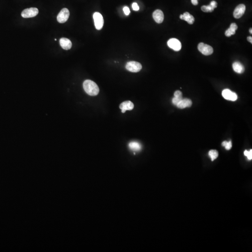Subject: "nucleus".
Masks as SVG:
<instances>
[{
    "mask_svg": "<svg viewBox=\"0 0 252 252\" xmlns=\"http://www.w3.org/2000/svg\"><path fill=\"white\" fill-rule=\"evenodd\" d=\"M83 88L88 95L96 96L99 93L100 89L97 84L91 80H86L83 83Z\"/></svg>",
    "mask_w": 252,
    "mask_h": 252,
    "instance_id": "1",
    "label": "nucleus"
},
{
    "mask_svg": "<svg viewBox=\"0 0 252 252\" xmlns=\"http://www.w3.org/2000/svg\"><path fill=\"white\" fill-rule=\"evenodd\" d=\"M126 68L132 72H137L142 69V65L140 63L136 61H130L126 65Z\"/></svg>",
    "mask_w": 252,
    "mask_h": 252,
    "instance_id": "2",
    "label": "nucleus"
},
{
    "mask_svg": "<svg viewBox=\"0 0 252 252\" xmlns=\"http://www.w3.org/2000/svg\"><path fill=\"white\" fill-rule=\"evenodd\" d=\"M198 48L199 51L204 55H210L214 53V49L212 46L203 43H199Z\"/></svg>",
    "mask_w": 252,
    "mask_h": 252,
    "instance_id": "3",
    "label": "nucleus"
},
{
    "mask_svg": "<svg viewBox=\"0 0 252 252\" xmlns=\"http://www.w3.org/2000/svg\"><path fill=\"white\" fill-rule=\"evenodd\" d=\"M93 18L96 29L98 30H101L104 25V19L101 14L99 12H95L93 14Z\"/></svg>",
    "mask_w": 252,
    "mask_h": 252,
    "instance_id": "4",
    "label": "nucleus"
},
{
    "mask_svg": "<svg viewBox=\"0 0 252 252\" xmlns=\"http://www.w3.org/2000/svg\"><path fill=\"white\" fill-rule=\"evenodd\" d=\"M38 9L37 8H29L23 10L21 15L24 18H31L36 16L38 14Z\"/></svg>",
    "mask_w": 252,
    "mask_h": 252,
    "instance_id": "5",
    "label": "nucleus"
},
{
    "mask_svg": "<svg viewBox=\"0 0 252 252\" xmlns=\"http://www.w3.org/2000/svg\"><path fill=\"white\" fill-rule=\"evenodd\" d=\"M70 16V12L66 8H64L57 15V20L58 23H64L68 19Z\"/></svg>",
    "mask_w": 252,
    "mask_h": 252,
    "instance_id": "6",
    "label": "nucleus"
},
{
    "mask_svg": "<svg viewBox=\"0 0 252 252\" xmlns=\"http://www.w3.org/2000/svg\"><path fill=\"white\" fill-rule=\"evenodd\" d=\"M168 46L175 51H179L182 47L181 42L176 38H171L167 42Z\"/></svg>",
    "mask_w": 252,
    "mask_h": 252,
    "instance_id": "7",
    "label": "nucleus"
},
{
    "mask_svg": "<svg viewBox=\"0 0 252 252\" xmlns=\"http://www.w3.org/2000/svg\"><path fill=\"white\" fill-rule=\"evenodd\" d=\"M222 94L224 98L228 100L235 101L238 99V96L236 93L232 92L229 89H224L222 91Z\"/></svg>",
    "mask_w": 252,
    "mask_h": 252,
    "instance_id": "8",
    "label": "nucleus"
},
{
    "mask_svg": "<svg viewBox=\"0 0 252 252\" xmlns=\"http://www.w3.org/2000/svg\"><path fill=\"white\" fill-rule=\"evenodd\" d=\"M246 6L244 4H239L238 6H237L233 12V16H234V18H236V19L240 18L244 14Z\"/></svg>",
    "mask_w": 252,
    "mask_h": 252,
    "instance_id": "9",
    "label": "nucleus"
},
{
    "mask_svg": "<svg viewBox=\"0 0 252 252\" xmlns=\"http://www.w3.org/2000/svg\"><path fill=\"white\" fill-rule=\"evenodd\" d=\"M153 17L155 22L158 24H161L163 22V19H164V15L162 10L157 9L153 13Z\"/></svg>",
    "mask_w": 252,
    "mask_h": 252,
    "instance_id": "10",
    "label": "nucleus"
},
{
    "mask_svg": "<svg viewBox=\"0 0 252 252\" xmlns=\"http://www.w3.org/2000/svg\"><path fill=\"white\" fill-rule=\"evenodd\" d=\"M134 108V105L130 101H125L121 103L120 108L122 109V112L124 113L127 110H132Z\"/></svg>",
    "mask_w": 252,
    "mask_h": 252,
    "instance_id": "11",
    "label": "nucleus"
},
{
    "mask_svg": "<svg viewBox=\"0 0 252 252\" xmlns=\"http://www.w3.org/2000/svg\"><path fill=\"white\" fill-rule=\"evenodd\" d=\"M60 45L63 49L68 50L70 49L72 46L71 41L66 38H62L60 39Z\"/></svg>",
    "mask_w": 252,
    "mask_h": 252,
    "instance_id": "12",
    "label": "nucleus"
},
{
    "mask_svg": "<svg viewBox=\"0 0 252 252\" xmlns=\"http://www.w3.org/2000/svg\"><path fill=\"white\" fill-rule=\"evenodd\" d=\"M217 7V3L216 2L213 1L211 2L210 4L207 6H202L201 10L205 12H212L214 11L215 8Z\"/></svg>",
    "mask_w": 252,
    "mask_h": 252,
    "instance_id": "13",
    "label": "nucleus"
},
{
    "mask_svg": "<svg viewBox=\"0 0 252 252\" xmlns=\"http://www.w3.org/2000/svg\"><path fill=\"white\" fill-rule=\"evenodd\" d=\"M180 18L186 21L190 24H192L195 21V18L193 16L188 12H185L183 15H180Z\"/></svg>",
    "mask_w": 252,
    "mask_h": 252,
    "instance_id": "14",
    "label": "nucleus"
},
{
    "mask_svg": "<svg viewBox=\"0 0 252 252\" xmlns=\"http://www.w3.org/2000/svg\"><path fill=\"white\" fill-rule=\"evenodd\" d=\"M192 101L189 99H182L177 105V108L180 109L192 106Z\"/></svg>",
    "mask_w": 252,
    "mask_h": 252,
    "instance_id": "15",
    "label": "nucleus"
},
{
    "mask_svg": "<svg viewBox=\"0 0 252 252\" xmlns=\"http://www.w3.org/2000/svg\"><path fill=\"white\" fill-rule=\"evenodd\" d=\"M238 26L235 23H232L231 24L230 28L226 30L225 32V35L226 37H231L232 35H234L237 30Z\"/></svg>",
    "mask_w": 252,
    "mask_h": 252,
    "instance_id": "16",
    "label": "nucleus"
},
{
    "mask_svg": "<svg viewBox=\"0 0 252 252\" xmlns=\"http://www.w3.org/2000/svg\"><path fill=\"white\" fill-rule=\"evenodd\" d=\"M232 68L234 71L238 73H242L245 71L244 67L239 62H235L232 64Z\"/></svg>",
    "mask_w": 252,
    "mask_h": 252,
    "instance_id": "17",
    "label": "nucleus"
},
{
    "mask_svg": "<svg viewBox=\"0 0 252 252\" xmlns=\"http://www.w3.org/2000/svg\"><path fill=\"white\" fill-rule=\"evenodd\" d=\"M130 149L134 151H138L141 149V145L137 141H132L129 144Z\"/></svg>",
    "mask_w": 252,
    "mask_h": 252,
    "instance_id": "18",
    "label": "nucleus"
},
{
    "mask_svg": "<svg viewBox=\"0 0 252 252\" xmlns=\"http://www.w3.org/2000/svg\"><path fill=\"white\" fill-rule=\"evenodd\" d=\"M209 155L211 157L212 161H213L218 157V152L216 150H211L209 152Z\"/></svg>",
    "mask_w": 252,
    "mask_h": 252,
    "instance_id": "19",
    "label": "nucleus"
},
{
    "mask_svg": "<svg viewBox=\"0 0 252 252\" xmlns=\"http://www.w3.org/2000/svg\"><path fill=\"white\" fill-rule=\"evenodd\" d=\"M222 145L223 147H225L226 150H230L232 147V141H224L222 143Z\"/></svg>",
    "mask_w": 252,
    "mask_h": 252,
    "instance_id": "20",
    "label": "nucleus"
},
{
    "mask_svg": "<svg viewBox=\"0 0 252 252\" xmlns=\"http://www.w3.org/2000/svg\"><path fill=\"white\" fill-rule=\"evenodd\" d=\"M244 154L245 155L247 156L248 158V160H252V149H250V151H248L247 150H245L244 151Z\"/></svg>",
    "mask_w": 252,
    "mask_h": 252,
    "instance_id": "21",
    "label": "nucleus"
},
{
    "mask_svg": "<svg viewBox=\"0 0 252 252\" xmlns=\"http://www.w3.org/2000/svg\"><path fill=\"white\" fill-rule=\"evenodd\" d=\"M182 99H183V98H177V97H174V98L172 99V103H173L174 105H175V106H177V104L179 103V102H180V101H181Z\"/></svg>",
    "mask_w": 252,
    "mask_h": 252,
    "instance_id": "22",
    "label": "nucleus"
},
{
    "mask_svg": "<svg viewBox=\"0 0 252 252\" xmlns=\"http://www.w3.org/2000/svg\"><path fill=\"white\" fill-rule=\"evenodd\" d=\"M174 97L183 98V94H182V92L180 91H176L174 93Z\"/></svg>",
    "mask_w": 252,
    "mask_h": 252,
    "instance_id": "23",
    "label": "nucleus"
},
{
    "mask_svg": "<svg viewBox=\"0 0 252 252\" xmlns=\"http://www.w3.org/2000/svg\"><path fill=\"white\" fill-rule=\"evenodd\" d=\"M123 11L124 12L125 14L126 15H127V16L130 15V9H129L128 7H125L124 8H123Z\"/></svg>",
    "mask_w": 252,
    "mask_h": 252,
    "instance_id": "24",
    "label": "nucleus"
},
{
    "mask_svg": "<svg viewBox=\"0 0 252 252\" xmlns=\"http://www.w3.org/2000/svg\"><path fill=\"white\" fill-rule=\"evenodd\" d=\"M132 8L133 10H135V11H138L139 9V7L138 5L136 2L133 3Z\"/></svg>",
    "mask_w": 252,
    "mask_h": 252,
    "instance_id": "25",
    "label": "nucleus"
},
{
    "mask_svg": "<svg viewBox=\"0 0 252 252\" xmlns=\"http://www.w3.org/2000/svg\"><path fill=\"white\" fill-rule=\"evenodd\" d=\"M192 4L194 5H197L199 3L198 2V0H191Z\"/></svg>",
    "mask_w": 252,
    "mask_h": 252,
    "instance_id": "26",
    "label": "nucleus"
},
{
    "mask_svg": "<svg viewBox=\"0 0 252 252\" xmlns=\"http://www.w3.org/2000/svg\"><path fill=\"white\" fill-rule=\"evenodd\" d=\"M247 40H248V42H249L250 43L252 44V37H248L247 38Z\"/></svg>",
    "mask_w": 252,
    "mask_h": 252,
    "instance_id": "27",
    "label": "nucleus"
},
{
    "mask_svg": "<svg viewBox=\"0 0 252 252\" xmlns=\"http://www.w3.org/2000/svg\"><path fill=\"white\" fill-rule=\"evenodd\" d=\"M252 28H251V29H250V30H249V31H250V33L251 34H252Z\"/></svg>",
    "mask_w": 252,
    "mask_h": 252,
    "instance_id": "28",
    "label": "nucleus"
}]
</instances>
